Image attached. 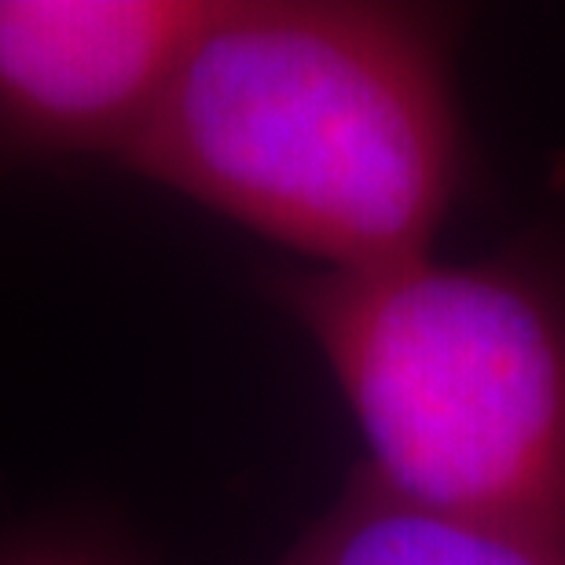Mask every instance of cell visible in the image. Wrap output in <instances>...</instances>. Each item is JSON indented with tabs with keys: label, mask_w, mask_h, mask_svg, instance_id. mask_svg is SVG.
Masks as SVG:
<instances>
[{
	"label": "cell",
	"mask_w": 565,
	"mask_h": 565,
	"mask_svg": "<svg viewBox=\"0 0 565 565\" xmlns=\"http://www.w3.org/2000/svg\"><path fill=\"white\" fill-rule=\"evenodd\" d=\"M0 565H143L88 529L33 525L0 536Z\"/></svg>",
	"instance_id": "obj_5"
},
{
	"label": "cell",
	"mask_w": 565,
	"mask_h": 565,
	"mask_svg": "<svg viewBox=\"0 0 565 565\" xmlns=\"http://www.w3.org/2000/svg\"><path fill=\"white\" fill-rule=\"evenodd\" d=\"M276 565H565V544L415 500L356 467Z\"/></svg>",
	"instance_id": "obj_4"
},
{
	"label": "cell",
	"mask_w": 565,
	"mask_h": 565,
	"mask_svg": "<svg viewBox=\"0 0 565 565\" xmlns=\"http://www.w3.org/2000/svg\"><path fill=\"white\" fill-rule=\"evenodd\" d=\"M320 349L382 484L565 544V243L268 282Z\"/></svg>",
	"instance_id": "obj_2"
},
{
	"label": "cell",
	"mask_w": 565,
	"mask_h": 565,
	"mask_svg": "<svg viewBox=\"0 0 565 565\" xmlns=\"http://www.w3.org/2000/svg\"><path fill=\"white\" fill-rule=\"evenodd\" d=\"M118 166L323 273L419 262L467 166L451 19L367 0H217Z\"/></svg>",
	"instance_id": "obj_1"
},
{
	"label": "cell",
	"mask_w": 565,
	"mask_h": 565,
	"mask_svg": "<svg viewBox=\"0 0 565 565\" xmlns=\"http://www.w3.org/2000/svg\"><path fill=\"white\" fill-rule=\"evenodd\" d=\"M217 0H0V173L118 162Z\"/></svg>",
	"instance_id": "obj_3"
}]
</instances>
